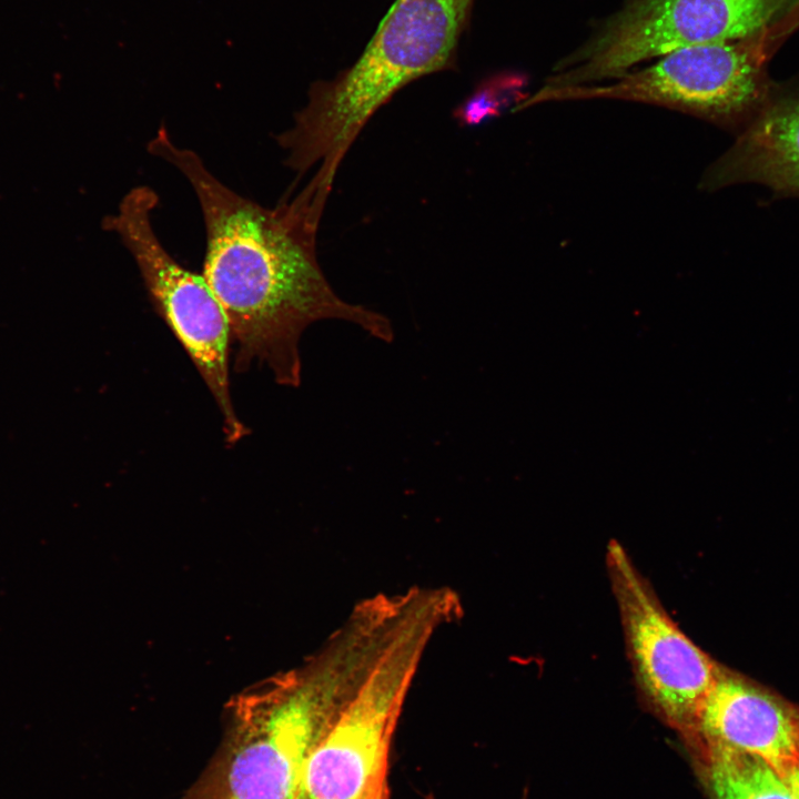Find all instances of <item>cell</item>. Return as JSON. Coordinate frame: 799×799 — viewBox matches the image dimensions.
<instances>
[{"label":"cell","instance_id":"cell-1","mask_svg":"<svg viewBox=\"0 0 799 799\" xmlns=\"http://www.w3.org/2000/svg\"><path fill=\"white\" fill-rule=\"evenodd\" d=\"M148 151L179 170L196 195L206 236L202 275L226 314L236 372L263 364L276 383L299 386L300 338L322 320L346 321L381 341L393 340L390 320L342 300L317 261L316 234L330 189L312 179L292 201L269 209L227 188L164 128Z\"/></svg>","mask_w":799,"mask_h":799},{"label":"cell","instance_id":"cell-2","mask_svg":"<svg viewBox=\"0 0 799 799\" xmlns=\"http://www.w3.org/2000/svg\"><path fill=\"white\" fill-rule=\"evenodd\" d=\"M475 0H395L356 61L310 87L294 124L276 135L285 164L334 179L374 113L411 82L455 70Z\"/></svg>","mask_w":799,"mask_h":799},{"label":"cell","instance_id":"cell-3","mask_svg":"<svg viewBox=\"0 0 799 799\" xmlns=\"http://www.w3.org/2000/svg\"><path fill=\"white\" fill-rule=\"evenodd\" d=\"M371 668L357 638L333 631L303 668L240 705L229 745L190 799H295L312 750Z\"/></svg>","mask_w":799,"mask_h":799},{"label":"cell","instance_id":"cell-4","mask_svg":"<svg viewBox=\"0 0 799 799\" xmlns=\"http://www.w3.org/2000/svg\"><path fill=\"white\" fill-rule=\"evenodd\" d=\"M463 613L447 586H421L401 628L312 750L295 799H356L388 761L394 731L428 645Z\"/></svg>","mask_w":799,"mask_h":799},{"label":"cell","instance_id":"cell-5","mask_svg":"<svg viewBox=\"0 0 799 799\" xmlns=\"http://www.w3.org/2000/svg\"><path fill=\"white\" fill-rule=\"evenodd\" d=\"M790 1L627 0L554 65L544 84L605 82L679 49L749 40Z\"/></svg>","mask_w":799,"mask_h":799},{"label":"cell","instance_id":"cell-6","mask_svg":"<svg viewBox=\"0 0 799 799\" xmlns=\"http://www.w3.org/2000/svg\"><path fill=\"white\" fill-rule=\"evenodd\" d=\"M762 44L748 40L687 47L613 80L575 85H542L516 111L547 102L618 100L664 107L741 131L770 89Z\"/></svg>","mask_w":799,"mask_h":799},{"label":"cell","instance_id":"cell-7","mask_svg":"<svg viewBox=\"0 0 799 799\" xmlns=\"http://www.w3.org/2000/svg\"><path fill=\"white\" fill-rule=\"evenodd\" d=\"M158 194L146 185L131 189L115 214L105 218L107 231L118 235L133 257L155 311L173 332L218 404L226 443L247 434L231 396L229 353L231 331L226 314L202 274L181 265L163 246L152 224Z\"/></svg>","mask_w":799,"mask_h":799},{"label":"cell","instance_id":"cell-8","mask_svg":"<svg viewBox=\"0 0 799 799\" xmlns=\"http://www.w3.org/2000/svg\"><path fill=\"white\" fill-rule=\"evenodd\" d=\"M606 567L638 692L656 715L684 735L720 665L677 626L616 540L607 545Z\"/></svg>","mask_w":799,"mask_h":799},{"label":"cell","instance_id":"cell-9","mask_svg":"<svg viewBox=\"0 0 799 799\" xmlns=\"http://www.w3.org/2000/svg\"><path fill=\"white\" fill-rule=\"evenodd\" d=\"M682 736L699 750L755 755L781 776L799 768V710L721 665Z\"/></svg>","mask_w":799,"mask_h":799},{"label":"cell","instance_id":"cell-10","mask_svg":"<svg viewBox=\"0 0 799 799\" xmlns=\"http://www.w3.org/2000/svg\"><path fill=\"white\" fill-rule=\"evenodd\" d=\"M741 182L799 196V85L770 91L735 143L702 175L708 191Z\"/></svg>","mask_w":799,"mask_h":799},{"label":"cell","instance_id":"cell-11","mask_svg":"<svg viewBox=\"0 0 799 799\" xmlns=\"http://www.w3.org/2000/svg\"><path fill=\"white\" fill-rule=\"evenodd\" d=\"M700 752L715 799H795L783 777L755 755L722 748Z\"/></svg>","mask_w":799,"mask_h":799},{"label":"cell","instance_id":"cell-12","mask_svg":"<svg viewBox=\"0 0 799 799\" xmlns=\"http://www.w3.org/2000/svg\"><path fill=\"white\" fill-rule=\"evenodd\" d=\"M388 765L380 766L356 799H390Z\"/></svg>","mask_w":799,"mask_h":799},{"label":"cell","instance_id":"cell-13","mask_svg":"<svg viewBox=\"0 0 799 799\" xmlns=\"http://www.w3.org/2000/svg\"><path fill=\"white\" fill-rule=\"evenodd\" d=\"M799 27V0H791L790 7L787 10V13L783 16V20L781 23L776 26V33L775 36L781 37L786 36L793 29Z\"/></svg>","mask_w":799,"mask_h":799},{"label":"cell","instance_id":"cell-14","mask_svg":"<svg viewBox=\"0 0 799 799\" xmlns=\"http://www.w3.org/2000/svg\"><path fill=\"white\" fill-rule=\"evenodd\" d=\"M795 799H799V768H793L782 775Z\"/></svg>","mask_w":799,"mask_h":799}]
</instances>
